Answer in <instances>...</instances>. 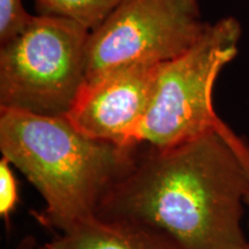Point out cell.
<instances>
[{
	"label": "cell",
	"mask_w": 249,
	"mask_h": 249,
	"mask_svg": "<svg viewBox=\"0 0 249 249\" xmlns=\"http://www.w3.org/2000/svg\"><path fill=\"white\" fill-rule=\"evenodd\" d=\"M22 0H0V45L17 37L33 20Z\"/></svg>",
	"instance_id": "cell-9"
},
{
	"label": "cell",
	"mask_w": 249,
	"mask_h": 249,
	"mask_svg": "<svg viewBox=\"0 0 249 249\" xmlns=\"http://www.w3.org/2000/svg\"><path fill=\"white\" fill-rule=\"evenodd\" d=\"M89 36L70 18L34 17L0 48V108L66 116L86 83Z\"/></svg>",
	"instance_id": "cell-3"
},
{
	"label": "cell",
	"mask_w": 249,
	"mask_h": 249,
	"mask_svg": "<svg viewBox=\"0 0 249 249\" xmlns=\"http://www.w3.org/2000/svg\"><path fill=\"white\" fill-rule=\"evenodd\" d=\"M18 249H172L157 236L135 227L104 222L97 217L75 224L53 240L38 245L22 239Z\"/></svg>",
	"instance_id": "cell-7"
},
{
	"label": "cell",
	"mask_w": 249,
	"mask_h": 249,
	"mask_svg": "<svg viewBox=\"0 0 249 249\" xmlns=\"http://www.w3.org/2000/svg\"><path fill=\"white\" fill-rule=\"evenodd\" d=\"M244 157H245V163H246V167H247L248 178H249V144H248V143H246L245 151H244ZM245 203L249 207V187H248L247 194H246V197H245Z\"/></svg>",
	"instance_id": "cell-11"
},
{
	"label": "cell",
	"mask_w": 249,
	"mask_h": 249,
	"mask_svg": "<svg viewBox=\"0 0 249 249\" xmlns=\"http://www.w3.org/2000/svg\"><path fill=\"white\" fill-rule=\"evenodd\" d=\"M246 143L222 121L173 147L140 145L96 217L147 232L172 249H242Z\"/></svg>",
	"instance_id": "cell-1"
},
{
	"label": "cell",
	"mask_w": 249,
	"mask_h": 249,
	"mask_svg": "<svg viewBox=\"0 0 249 249\" xmlns=\"http://www.w3.org/2000/svg\"><path fill=\"white\" fill-rule=\"evenodd\" d=\"M207 26L198 0H126L90 31L86 83L124 68L172 60Z\"/></svg>",
	"instance_id": "cell-5"
},
{
	"label": "cell",
	"mask_w": 249,
	"mask_h": 249,
	"mask_svg": "<svg viewBox=\"0 0 249 249\" xmlns=\"http://www.w3.org/2000/svg\"><path fill=\"white\" fill-rule=\"evenodd\" d=\"M160 66L138 65L85 83L66 118L90 138L139 147L138 133L150 107Z\"/></svg>",
	"instance_id": "cell-6"
},
{
	"label": "cell",
	"mask_w": 249,
	"mask_h": 249,
	"mask_svg": "<svg viewBox=\"0 0 249 249\" xmlns=\"http://www.w3.org/2000/svg\"><path fill=\"white\" fill-rule=\"evenodd\" d=\"M240 37V23L234 18H220L208 23L187 51L160 64L138 133L139 144L170 148L222 124L213 105V90L220 71L238 53Z\"/></svg>",
	"instance_id": "cell-4"
},
{
	"label": "cell",
	"mask_w": 249,
	"mask_h": 249,
	"mask_svg": "<svg viewBox=\"0 0 249 249\" xmlns=\"http://www.w3.org/2000/svg\"><path fill=\"white\" fill-rule=\"evenodd\" d=\"M242 249H249V244H247V245H246V246H245V247H244V248H242Z\"/></svg>",
	"instance_id": "cell-12"
},
{
	"label": "cell",
	"mask_w": 249,
	"mask_h": 249,
	"mask_svg": "<svg viewBox=\"0 0 249 249\" xmlns=\"http://www.w3.org/2000/svg\"><path fill=\"white\" fill-rule=\"evenodd\" d=\"M126 0H35L42 15L70 18L92 31Z\"/></svg>",
	"instance_id": "cell-8"
},
{
	"label": "cell",
	"mask_w": 249,
	"mask_h": 249,
	"mask_svg": "<svg viewBox=\"0 0 249 249\" xmlns=\"http://www.w3.org/2000/svg\"><path fill=\"white\" fill-rule=\"evenodd\" d=\"M139 147L87 136L66 116L0 108L2 157L43 197L42 222L60 232L96 216L103 197L128 170Z\"/></svg>",
	"instance_id": "cell-2"
},
{
	"label": "cell",
	"mask_w": 249,
	"mask_h": 249,
	"mask_svg": "<svg viewBox=\"0 0 249 249\" xmlns=\"http://www.w3.org/2000/svg\"><path fill=\"white\" fill-rule=\"evenodd\" d=\"M18 202V182L12 164L5 157L0 160V216L7 220Z\"/></svg>",
	"instance_id": "cell-10"
}]
</instances>
